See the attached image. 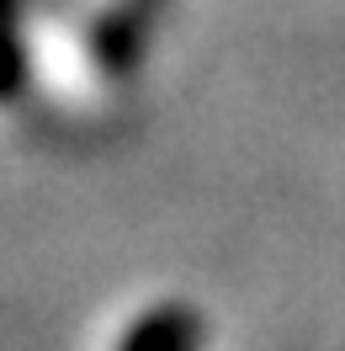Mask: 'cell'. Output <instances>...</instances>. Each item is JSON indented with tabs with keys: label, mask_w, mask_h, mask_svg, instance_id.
Here are the masks:
<instances>
[{
	"label": "cell",
	"mask_w": 345,
	"mask_h": 351,
	"mask_svg": "<svg viewBox=\"0 0 345 351\" xmlns=\"http://www.w3.org/2000/svg\"><path fill=\"white\" fill-rule=\"evenodd\" d=\"M181 341H186V325H181L175 314H154V319H144V325L128 335L123 351H181Z\"/></svg>",
	"instance_id": "cell-1"
}]
</instances>
